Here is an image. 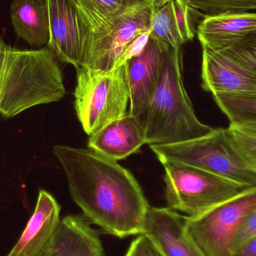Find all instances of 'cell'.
<instances>
[{
    "instance_id": "cell-1",
    "label": "cell",
    "mask_w": 256,
    "mask_h": 256,
    "mask_svg": "<svg viewBox=\"0 0 256 256\" xmlns=\"http://www.w3.org/2000/svg\"><path fill=\"white\" fill-rule=\"evenodd\" d=\"M74 201L92 224L120 238L142 234L148 203L135 178L91 149L55 146Z\"/></svg>"
},
{
    "instance_id": "cell-2",
    "label": "cell",
    "mask_w": 256,
    "mask_h": 256,
    "mask_svg": "<svg viewBox=\"0 0 256 256\" xmlns=\"http://www.w3.org/2000/svg\"><path fill=\"white\" fill-rule=\"evenodd\" d=\"M66 94L58 60L46 46H9L0 70V115L13 118L38 105L58 102Z\"/></svg>"
},
{
    "instance_id": "cell-3",
    "label": "cell",
    "mask_w": 256,
    "mask_h": 256,
    "mask_svg": "<svg viewBox=\"0 0 256 256\" xmlns=\"http://www.w3.org/2000/svg\"><path fill=\"white\" fill-rule=\"evenodd\" d=\"M182 67V51L166 45L158 86L142 122L146 144L182 142L213 130L196 115L184 85Z\"/></svg>"
},
{
    "instance_id": "cell-4",
    "label": "cell",
    "mask_w": 256,
    "mask_h": 256,
    "mask_svg": "<svg viewBox=\"0 0 256 256\" xmlns=\"http://www.w3.org/2000/svg\"><path fill=\"white\" fill-rule=\"evenodd\" d=\"M159 160L182 162L213 173L244 188L256 186V172L242 158L227 128H214L194 140L167 144H150Z\"/></svg>"
},
{
    "instance_id": "cell-5",
    "label": "cell",
    "mask_w": 256,
    "mask_h": 256,
    "mask_svg": "<svg viewBox=\"0 0 256 256\" xmlns=\"http://www.w3.org/2000/svg\"><path fill=\"white\" fill-rule=\"evenodd\" d=\"M76 70L75 110L84 131L90 136L128 112L126 64L108 72L82 66Z\"/></svg>"
},
{
    "instance_id": "cell-6",
    "label": "cell",
    "mask_w": 256,
    "mask_h": 256,
    "mask_svg": "<svg viewBox=\"0 0 256 256\" xmlns=\"http://www.w3.org/2000/svg\"><path fill=\"white\" fill-rule=\"evenodd\" d=\"M165 170L168 208L196 216L232 198L244 186L201 168L176 161H161Z\"/></svg>"
},
{
    "instance_id": "cell-7",
    "label": "cell",
    "mask_w": 256,
    "mask_h": 256,
    "mask_svg": "<svg viewBox=\"0 0 256 256\" xmlns=\"http://www.w3.org/2000/svg\"><path fill=\"white\" fill-rule=\"evenodd\" d=\"M256 210V186L198 216H184L185 227L204 256H231L238 231Z\"/></svg>"
},
{
    "instance_id": "cell-8",
    "label": "cell",
    "mask_w": 256,
    "mask_h": 256,
    "mask_svg": "<svg viewBox=\"0 0 256 256\" xmlns=\"http://www.w3.org/2000/svg\"><path fill=\"white\" fill-rule=\"evenodd\" d=\"M154 8L144 2H136L96 32H90L82 67L104 72L120 67L128 46L150 28Z\"/></svg>"
},
{
    "instance_id": "cell-9",
    "label": "cell",
    "mask_w": 256,
    "mask_h": 256,
    "mask_svg": "<svg viewBox=\"0 0 256 256\" xmlns=\"http://www.w3.org/2000/svg\"><path fill=\"white\" fill-rule=\"evenodd\" d=\"M49 14L48 48L57 60L82 66L90 31L81 19L72 0H46Z\"/></svg>"
},
{
    "instance_id": "cell-10",
    "label": "cell",
    "mask_w": 256,
    "mask_h": 256,
    "mask_svg": "<svg viewBox=\"0 0 256 256\" xmlns=\"http://www.w3.org/2000/svg\"><path fill=\"white\" fill-rule=\"evenodd\" d=\"M165 46L150 34L142 52L124 64L130 94L128 112L141 123L158 86Z\"/></svg>"
},
{
    "instance_id": "cell-11",
    "label": "cell",
    "mask_w": 256,
    "mask_h": 256,
    "mask_svg": "<svg viewBox=\"0 0 256 256\" xmlns=\"http://www.w3.org/2000/svg\"><path fill=\"white\" fill-rule=\"evenodd\" d=\"M143 234L164 256H204L186 232L184 216L170 208L149 206Z\"/></svg>"
},
{
    "instance_id": "cell-12",
    "label": "cell",
    "mask_w": 256,
    "mask_h": 256,
    "mask_svg": "<svg viewBox=\"0 0 256 256\" xmlns=\"http://www.w3.org/2000/svg\"><path fill=\"white\" fill-rule=\"evenodd\" d=\"M202 86L218 94L256 93V73L216 51L202 48Z\"/></svg>"
},
{
    "instance_id": "cell-13",
    "label": "cell",
    "mask_w": 256,
    "mask_h": 256,
    "mask_svg": "<svg viewBox=\"0 0 256 256\" xmlns=\"http://www.w3.org/2000/svg\"><path fill=\"white\" fill-rule=\"evenodd\" d=\"M60 207L48 191L40 190L34 212L12 250L6 256H38L60 224Z\"/></svg>"
},
{
    "instance_id": "cell-14",
    "label": "cell",
    "mask_w": 256,
    "mask_h": 256,
    "mask_svg": "<svg viewBox=\"0 0 256 256\" xmlns=\"http://www.w3.org/2000/svg\"><path fill=\"white\" fill-rule=\"evenodd\" d=\"M146 144L144 127L128 112L90 136L88 147L112 160L126 159Z\"/></svg>"
},
{
    "instance_id": "cell-15",
    "label": "cell",
    "mask_w": 256,
    "mask_h": 256,
    "mask_svg": "<svg viewBox=\"0 0 256 256\" xmlns=\"http://www.w3.org/2000/svg\"><path fill=\"white\" fill-rule=\"evenodd\" d=\"M38 256H105L100 234L82 216L68 215Z\"/></svg>"
},
{
    "instance_id": "cell-16",
    "label": "cell",
    "mask_w": 256,
    "mask_h": 256,
    "mask_svg": "<svg viewBox=\"0 0 256 256\" xmlns=\"http://www.w3.org/2000/svg\"><path fill=\"white\" fill-rule=\"evenodd\" d=\"M256 31V13L204 15L196 34L202 48L222 52Z\"/></svg>"
},
{
    "instance_id": "cell-17",
    "label": "cell",
    "mask_w": 256,
    "mask_h": 256,
    "mask_svg": "<svg viewBox=\"0 0 256 256\" xmlns=\"http://www.w3.org/2000/svg\"><path fill=\"white\" fill-rule=\"evenodd\" d=\"M10 14L18 37L32 46H48L50 24L46 0H13Z\"/></svg>"
},
{
    "instance_id": "cell-18",
    "label": "cell",
    "mask_w": 256,
    "mask_h": 256,
    "mask_svg": "<svg viewBox=\"0 0 256 256\" xmlns=\"http://www.w3.org/2000/svg\"><path fill=\"white\" fill-rule=\"evenodd\" d=\"M138 1L141 0H72L90 32H96Z\"/></svg>"
},
{
    "instance_id": "cell-19",
    "label": "cell",
    "mask_w": 256,
    "mask_h": 256,
    "mask_svg": "<svg viewBox=\"0 0 256 256\" xmlns=\"http://www.w3.org/2000/svg\"><path fill=\"white\" fill-rule=\"evenodd\" d=\"M152 34L174 50H182L184 44L174 14L173 1L154 8L150 18Z\"/></svg>"
},
{
    "instance_id": "cell-20",
    "label": "cell",
    "mask_w": 256,
    "mask_h": 256,
    "mask_svg": "<svg viewBox=\"0 0 256 256\" xmlns=\"http://www.w3.org/2000/svg\"><path fill=\"white\" fill-rule=\"evenodd\" d=\"M213 97L230 123L256 122V93L218 94Z\"/></svg>"
},
{
    "instance_id": "cell-21",
    "label": "cell",
    "mask_w": 256,
    "mask_h": 256,
    "mask_svg": "<svg viewBox=\"0 0 256 256\" xmlns=\"http://www.w3.org/2000/svg\"><path fill=\"white\" fill-rule=\"evenodd\" d=\"M227 131L248 166L256 172V122L230 123Z\"/></svg>"
},
{
    "instance_id": "cell-22",
    "label": "cell",
    "mask_w": 256,
    "mask_h": 256,
    "mask_svg": "<svg viewBox=\"0 0 256 256\" xmlns=\"http://www.w3.org/2000/svg\"><path fill=\"white\" fill-rule=\"evenodd\" d=\"M206 15L243 13L256 10V0H186Z\"/></svg>"
},
{
    "instance_id": "cell-23",
    "label": "cell",
    "mask_w": 256,
    "mask_h": 256,
    "mask_svg": "<svg viewBox=\"0 0 256 256\" xmlns=\"http://www.w3.org/2000/svg\"><path fill=\"white\" fill-rule=\"evenodd\" d=\"M174 14L184 43L192 40L196 33L198 18L204 16L186 0H172Z\"/></svg>"
},
{
    "instance_id": "cell-24",
    "label": "cell",
    "mask_w": 256,
    "mask_h": 256,
    "mask_svg": "<svg viewBox=\"0 0 256 256\" xmlns=\"http://www.w3.org/2000/svg\"><path fill=\"white\" fill-rule=\"evenodd\" d=\"M220 52L256 73V31Z\"/></svg>"
},
{
    "instance_id": "cell-25",
    "label": "cell",
    "mask_w": 256,
    "mask_h": 256,
    "mask_svg": "<svg viewBox=\"0 0 256 256\" xmlns=\"http://www.w3.org/2000/svg\"><path fill=\"white\" fill-rule=\"evenodd\" d=\"M131 256H164L146 234H140L129 246Z\"/></svg>"
},
{
    "instance_id": "cell-26",
    "label": "cell",
    "mask_w": 256,
    "mask_h": 256,
    "mask_svg": "<svg viewBox=\"0 0 256 256\" xmlns=\"http://www.w3.org/2000/svg\"><path fill=\"white\" fill-rule=\"evenodd\" d=\"M256 236V210L252 212L238 231L232 244V254L244 244Z\"/></svg>"
},
{
    "instance_id": "cell-27",
    "label": "cell",
    "mask_w": 256,
    "mask_h": 256,
    "mask_svg": "<svg viewBox=\"0 0 256 256\" xmlns=\"http://www.w3.org/2000/svg\"><path fill=\"white\" fill-rule=\"evenodd\" d=\"M150 34H152V30H150V28L142 33L136 38L132 40V43L128 46L126 52H124L123 56L122 57L121 61H120V66L126 64L128 60L140 55L142 52L143 50L144 49L146 45H147Z\"/></svg>"
},
{
    "instance_id": "cell-28",
    "label": "cell",
    "mask_w": 256,
    "mask_h": 256,
    "mask_svg": "<svg viewBox=\"0 0 256 256\" xmlns=\"http://www.w3.org/2000/svg\"><path fill=\"white\" fill-rule=\"evenodd\" d=\"M231 256H256V236L244 244Z\"/></svg>"
},
{
    "instance_id": "cell-29",
    "label": "cell",
    "mask_w": 256,
    "mask_h": 256,
    "mask_svg": "<svg viewBox=\"0 0 256 256\" xmlns=\"http://www.w3.org/2000/svg\"><path fill=\"white\" fill-rule=\"evenodd\" d=\"M8 48V45L6 44L4 40L0 38V70H1L2 67Z\"/></svg>"
},
{
    "instance_id": "cell-30",
    "label": "cell",
    "mask_w": 256,
    "mask_h": 256,
    "mask_svg": "<svg viewBox=\"0 0 256 256\" xmlns=\"http://www.w3.org/2000/svg\"><path fill=\"white\" fill-rule=\"evenodd\" d=\"M152 7L160 8L172 0H141Z\"/></svg>"
},
{
    "instance_id": "cell-31",
    "label": "cell",
    "mask_w": 256,
    "mask_h": 256,
    "mask_svg": "<svg viewBox=\"0 0 256 256\" xmlns=\"http://www.w3.org/2000/svg\"><path fill=\"white\" fill-rule=\"evenodd\" d=\"M124 256H131V252L130 250V248H128L127 252H126V255Z\"/></svg>"
}]
</instances>
